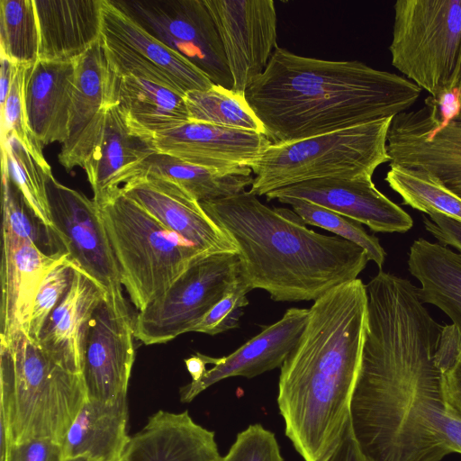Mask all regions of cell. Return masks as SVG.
Returning <instances> with one entry per match:
<instances>
[{
  "label": "cell",
  "instance_id": "1",
  "mask_svg": "<svg viewBox=\"0 0 461 461\" xmlns=\"http://www.w3.org/2000/svg\"><path fill=\"white\" fill-rule=\"evenodd\" d=\"M367 323L349 423L368 461H440L461 454L435 353L442 326L408 279L380 270L367 285Z\"/></svg>",
  "mask_w": 461,
  "mask_h": 461
},
{
  "label": "cell",
  "instance_id": "2",
  "mask_svg": "<svg viewBox=\"0 0 461 461\" xmlns=\"http://www.w3.org/2000/svg\"><path fill=\"white\" fill-rule=\"evenodd\" d=\"M367 323L361 279L313 302L302 334L280 367L277 405L285 433L304 461H327L349 420Z\"/></svg>",
  "mask_w": 461,
  "mask_h": 461
},
{
  "label": "cell",
  "instance_id": "3",
  "mask_svg": "<svg viewBox=\"0 0 461 461\" xmlns=\"http://www.w3.org/2000/svg\"><path fill=\"white\" fill-rule=\"evenodd\" d=\"M420 92L409 79L358 60L303 57L277 46L245 97L277 144L394 117Z\"/></svg>",
  "mask_w": 461,
  "mask_h": 461
},
{
  "label": "cell",
  "instance_id": "4",
  "mask_svg": "<svg viewBox=\"0 0 461 461\" xmlns=\"http://www.w3.org/2000/svg\"><path fill=\"white\" fill-rule=\"evenodd\" d=\"M200 204L234 243L240 277L274 301L314 302L357 279L369 261L355 243L310 230L294 211L271 209L250 191Z\"/></svg>",
  "mask_w": 461,
  "mask_h": 461
},
{
  "label": "cell",
  "instance_id": "5",
  "mask_svg": "<svg viewBox=\"0 0 461 461\" xmlns=\"http://www.w3.org/2000/svg\"><path fill=\"white\" fill-rule=\"evenodd\" d=\"M0 420L9 441L64 438L86 400L81 374L50 357L25 333L0 342Z\"/></svg>",
  "mask_w": 461,
  "mask_h": 461
},
{
  "label": "cell",
  "instance_id": "6",
  "mask_svg": "<svg viewBox=\"0 0 461 461\" xmlns=\"http://www.w3.org/2000/svg\"><path fill=\"white\" fill-rule=\"evenodd\" d=\"M393 117L303 139L270 144L250 166V192L266 195L277 189L319 179L372 178L390 162L387 135Z\"/></svg>",
  "mask_w": 461,
  "mask_h": 461
},
{
  "label": "cell",
  "instance_id": "7",
  "mask_svg": "<svg viewBox=\"0 0 461 461\" xmlns=\"http://www.w3.org/2000/svg\"><path fill=\"white\" fill-rule=\"evenodd\" d=\"M98 206L122 286L138 311L207 256L122 193Z\"/></svg>",
  "mask_w": 461,
  "mask_h": 461
},
{
  "label": "cell",
  "instance_id": "8",
  "mask_svg": "<svg viewBox=\"0 0 461 461\" xmlns=\"http://www.w3.org/2000/svg\"><path fill=\"white\" fill-rule=\"evenodd\" d=\"M393 11V66L441 104L459 81L461 0H399Z\"/></svg>",
  "mask_w": 461,
  "mask_h": 461
},
{
  "label": "cell",
  "instance_id": "9",
  "mask_svg": "<svg viewBox=\"0 0 461 461\" xmlns=\"http://www.w3.org/2000/svg\"><path fill=\"white\" fill-rule=\"evenodd\" d=\"M240 276L236 253L201 258L160 296L138 311L134 336L145 345L167 343L193 328Z\"/></svg>",
  "mask_w": 461,
  "mask_h": 461
},
{
  "label": "cell",
  "instance_id": "10",
  "mask_svg": "<svg viewBox=\"0 0 461 461\" xmlns=\"http://www.w3.org/2000/svg\"><path fill=\"white\" fill-rule=\"evenodd\" d=\"M46 189L54 233L69 260L104 288L114 308L130 313L120 269L97 203L58 182L52 172L47 176Z\"/></svg>",
  "mask_w": 461,
  "mask_h": 461
},
{
  "label": "cell",
  "instance_id": "11",
  "mask_svg": "<svg viewBox=\"0 0 461 461\" xmlns=\"http://www.w3.org/2000/svg\"><path fill=\"white\" fill-rule=\"evenodd\" d=\"M214 84L232 89L222 43L204 0H112Z\"/></svg>",
  "mask_w": 461,
  "mask_h": 461
},
{
  "label": "cell",
  "instance_id": "12",
  "mask_svg": "<svg viewBox=\"0 0 461 461\" xmlns=\"http://www.w3.org/2000/svg\"><path fill=\"white\" fill-rule=\"evenodd\" d=\"M100 41L115 76H135L184 96L213 85L199 68L148 32L112 0H103Z\"/></svg>",
  "mask_w": 461,
  "mask_h": 461
},
{
  "label": "cell",
  "instance_id": "13",
  "mask_svg": "<svg viewBox=\"0 0 461 461\" xmlns=\"http://www.w3.org/2000/svg\"><path fill=\"white\" fill-rule=\"evenodd\" d=\"M387 150L390 163L427 172L461 198V119L432 97L393 118Z\"/></svg>",
  "mask_w": 461,
  "mask_h": 461
},
{
  "label": "cell",
  "instance_id": "14",
  "mask_svg": "<svg viewBox=\"0 0 461 461\" xmlns=\"http://www.w3.org/2000/svg\"><path fill=\"white\" fill-rule=\"evenodd\" d=\"M233 81L244 94L265 70L276 45V11L272 0H204Z\"/></svg>",
  "mask_w": 461,
  "mask_h": 461
},
{
  "label": "cell",
  "instance_id": "15",
  "mask_svg": "<svg viewBox=\"0 0 461 461\" xmlns=\"http://www.w3.org/2000/svg\"><path fill=\"white\" fill-rule=\"evenodd\" d=\"M134 338V318L105 298L94 313L85 340L81 375L86 398L110 402L127 395Z\"/></svg>",
  "mask_w": 461,
  "mask_h": 461
},
{
  "label": "cell",
  "instance_id": "16",
  "mask_svg": "<svg viewBox=\"0 0 461 461\" xmlns=\"http://www.w3.org/2000/svg\"><path fill=\"white\" fill-rule=\"evenodd\" d=\"M114 103V74L99 41L76 60L68 138L58 157L68 172L84 167L100 138L106 112Z\"/></svg>",
  "mask_w": 461,
  "mask_h": 461
},
{
  "label": "cell",
  "instance_id": "17",
  "mask_svg": "<svg viewBox=\"0 0 461 461\" xmlns=\"http://www.w3.org/2000/svg\"><path fill=\"white\" fill-rule=\"evenodd\" d=\"M121 193L203 254H237L229 236L209 217L200 203L177 185L146 175L127 184Z\"/></svg>",
  "mask_w": 461,
  "mask_h": 461
},
{
  "label": "cell",
  "instance_id": "18",
  "mask_svg": "<svg viewBox=\"0 0 461 461\" xmlns=\"http://www.w3.org/2000/svg\"><path fill=\"white\" fill-rule=\"evenodd\" d=\"M267 199H303L366 225L375 232L403 233L411 217L382 194L372 178L319 179L275 190Z\"/></svg>",
  "mask_w": 461,
  "mask_h": 461
},
{
  "label": "cell",
  "instance_id": "19",
  "mask_svg": "<svg viewBox=\"0 0 461 461\" xmlns=\"http://www.w3.org/2000/svg\"><path fill=\"white\" fill-rule=\"evenodd\" d=\"M157 152L154 138L133 129L118 104H111L100 138L83 167L93 200L100 205L121 194L143 175L149 158Z\"/></svg>",
  "mask_w": 461,
  "mask_h": 461
},
{
  "label": "cell",
  "instance_id": "20",
  "mask_svg": "<svg viewBox=\"0 0 461 461\" xmlns=\"http://www.w3.org/2000/svg\"><path fill=\"white\" fill-rule=\"evenodd\" d=\"M158 152L204 167L240 171L250 166L271 144L263 133L188 122L157 134Z\"/></svg>",
  "mask_w": 461,
  "mask_h": 461
},
{
  "label": "cell",
  "instance_id": "21",
  "mask_svg": "<svg viewBox=\"0 0 461 461\" xmlns=\"http://www.w3.org/2000/svg\"><path fill=\"white\" fill-rule=\"evenodd\" d=\"M309 309L290 308L275 323L247 341L227 357L213 358L202 355L206 364H213L197 380L179 390L180 401L192 402L211 385L231 376L252 378L281 367L297 343L307 321Z\"/></svg>",
  "mask_w": 461,
  "mask_h": 461
},
{
  "label": "cell",
  "instance_id": "22",
  "mask_svg": "<svg viewBox=\"0 0 461 461\" xmlns=\"http://www.w3.org/2000/svg\"><path fill=\"white\" fill-rule=\"evenodd\" d=\"M68 253H46L34 242L3 233L0 342L29 333L34 299L50 270Z\"/></svg>",
  "mask_w": 461,
  "mask_h": 461
},
{
  "label": "cell",
  "instance_id": "23",
  "mask_svg": "<svg viewBox=\"0 0 461 461\" xmlns=\"http://www.w3.org/2000/svg\"><path fill=\"white\" fill-rule=\"evenodd\" d=\"M76 84L75 61L40 60L23 68L25 120L43 145L63 144L68 138Z\"/></svg>",
  "mask_w": 461,
  "mask_h": 461
},
{
  "label": "cell",
  "instance_id": "24",
  "mask_svg": "<svg viewBox=\"0 0 461 461\" xmlns=\"http://www.w3.org/2000/svg\"><path fill=\"white\" fill-rule=\"evenodd\" d=\"M105 298L104 288L74 266L71 285L46 320L36 342L65 368L81 374L88 326Z\"/></svg>",
  "mask_w": 461,
  "mask_h": 461
},
{
  "label": "cell",
  "instance_id": "25",
  "mask_svg": "<svg viewBox=\"0 0 461 461\" xmlns=\"http://www.w3.org/2000/svg\"><path fill=\"white\" fill-rule=\"evenodd\" d=\"M215 435L187 411L159 410L131 436L120 461H217Z\"/></svg>",
  "mask_w": 461,
  "mask_h": 461
},
{
  "label": "cell",
  "instance_id": "26",
  "mask_svg": "<svg viewBox=\"0 0 461 461\" xmlns=\"http://www.w3.org/2000/svg\"><path fill=\"white\" fill-rule=\"evenodd\" d=\"M38 59L75 61L100 41L103 0H33Z\"/></svg>",
  "mask_w": 461,
  "mask_h": 461
},
{
  "label": "cell",
  "instance_id": "27",
  "mask_svg": "<svg viewBox=\"0 0 461 461\" xmlns=\"http://www.w3.org/2000/svg\"><path fill=\"white\" fill-rule=\"evenodd\" d=\"M127 395L110 402L86 398L62 444L65 460L120 461L129 442Z\"/></svg>",
  "mask_w": 461,
  "mask_h": 461
},
{
  "label": "cell",
  "instance_id": "28",
  "mask_svg": "<svg viewBox=\"0 0 461 461\" xmlns=\"http://www.w3.org/2000/svg\"><path fill=\"white\" fill-rule=\"evenodd\" d=\"M114 101L133 129L153 138L189 122L184 95L135 76L114 75Z\"/></svg>",
  "mask_w": 461,
  "mask_h": 461
},
{
  "label": "cell",
  "instance_id": "29",
  "mask_svg": "<svg viewBox=\"0 0 461 461\" xmlns=\"http://www.w3.org/2000/svg\"><path fill=\"white\" fill-rule=\"evenodd\" d=\"M408 267L421 285L420 301L442 310L461 333V254L420 238L410 248Z\"/></svg>",
  "mask_w": 461,
  "mask_h": 461
},
{
  "label": "cell",
  "instance_id": "30",
  "mask_svg": "<svg viewBox=\"0 0 461 461\" xmlns=\"http://www.w3.org/2000/svg\"><path fill=\"white\" fill-rule=\"evenodd\" d=\"M146 175L177 185L199 203L236 195L251 186L254 179L250 167L240 171L218 170L160 152L149 158L142 176Z\"/></svg>",
  "mask_w": 461,
  "mask_h": 461
},
{
  "label": "cell",
  "instance_id": "31",
  "mask_svg": "<svg viewBox=\"0 0 461 461\" xmlns=\"http://www.w3.org/2000/svg\"><path fill=\"white\" fill-rule=\"evenodd\" d=\"M1 157L2 171L21 192L35 217L54 233L46 189L51 168L42 167L14 135L1 138Z\"/></svg>",
  "mask_w": 461,
  "mask_h": 461
},
{
  "label": "cell",
  "instance_id": "32",
  "mask_svg": "<svg viewBox=\"0 0 461 461\" xmlns=\"http://www.w3.org/2000/svg\"><path fill=\"white\" fill-rule=\"evenodd\" d=\"M190 122L252 131L265 134V128L245 95L218 85L185 95Z\"/></svg>",
  "mask_w": 461,
  "mask_h": 461
},
{
  "label": "cell",
  "instance_id": "33",
  "mask_svg": "<svg viewBox=\"0 0 461 461\" xmlns=\"http://www.w3.org/2000/svg\"><path fill=\"white\" fill-rule=\"evenodd\" d=\"M402 203L420 212H438L461 221V198L427 172L390 163L384 177Z\"/></svg>",
  "mask_w": 461,
  "mask_h": 461
},
{
  "label": "cell",
  "instance_id": "34",
  "mask_svg": "<svg viewBox=\"0 0 461 461\" xmlns=\"http://www.w3.org/2000/svg\"><path fill=\"white\" fill-rule=\"evenodd\" d=\"M39 33L33 0L0 1V54L12 63L38 60Z\"/></svg>",
  "mask_w": 461,
  "mask_h": 461
},
{
  "label": "cell",
  "instance_id": "35",
  "mask_svg": "<svg viewBox=\"0 0 461 461\" xmlns=\"http://www.w3.org/2000/svg\"><path fill=\"white\" fill-rule=\"evenodd\" d=\"M278 201L291 205L305 224L327 230L359 246L366 252L369 260H373L382 269L386 253L379 240L367 234L360 222L303 199L282 198Z\"/></svg>",
  "mask_w": 461,
  "mask_h": 461
},
{
  "label": "cell",
  "instance_id": "36",
  "mask_svg": "<svg viewBox=\"0 0 461 461\" xmlns=\"http://www.w3.org/2000/svg\"><path fill=\"white\" fill-rule=\"evenodd\" d=\"M3 233L34 242L41 248L42 236L59 240L35 217L23 194L9 176L2 171ZM60 244V243H59Z\"/></svg>",
  "mask_w": 461,
  "mask_h": 461
},
{
  "label": "cell",
  "instance_id": "37",
  "mask_svg": "<svg viewBox=\"0 0 461 461\" xmlns=\"http://www.w3.org/2000/svg\"><path fill=\"white\" fill-rule=\"evenodd\" d=\"M73 276L74 266L68 254L41 281L34 299L28 333L35 342L46 320L68 293Z\"/></svg>",
  "mask_w": 461,
  "mask_h": 461
},
{
  "label": "cell",
  "instance_id": "38",
  "mask_svg": "<svg viewBox=\"0 0 461 461\" xmlns=\"http://www.w3.org/2000/svg\"><path fill=\"white\" fill-rule=\"evenodd\" d=\"M23 66L16 65L8 96L0 109L1 138L15 136L42 167L51 168L43 156L42 145L26 123L23 101Z\"/></svg>",
  "mask_w": 461,
  "mask_h": 461
},
{
  "label": "cell",
  "instance_id": "39",
  "mask_svg": "<svg viewBox=\"0 0 461 461\" xmlns=\"http://www.w3.org/2000/svg\"><path fill=\"white\" fill-rule=\"evenodd\" d=\"M435 357L449 410L461 420V333L453 324L442 326Z\"/></svg>",
  "mask_w": 461,
  "mask_h": 461
},
{
  "label": "cell",
  "instance_id": "40",
  "mask_svg": "<svg viewBox=\"0 0 461 461\" xmlns=\"http://www.w3.org/2000/svg\"><path fill=\"white\" fill-rule=\"evenodd\" d=\"M250 288L238 276L231 287L193 328L192 331L216 335L238 327L243 309L249 304Z\"/></svg>",
  "mask_w": 461,
  "mask_h": 461
},
{
  "label": "cell",
  "instance_id": "41",
  "mask_svg": "<svg viewBox=\"0 0 461 461\" xmlns=\"http://www.w3.org/2000/svg\"><path fill=\"white\" fill-rule=\"evenodd\" d=\"M217 461H285L273 432L251 424L238 433L234 443Z\"/></svg>",
  "mask_w": 461,
  "mask_h": 461
},
{
  "label": "cell",
  "instance_id": "42",
  "mask_svg": "<svg viewBox=\"0 0 461 461\" xmlns=\"http://www.w3.org/2000/svg\"><path fill=\"white\" fill-rule=\"evenodd\" d=\"M5 461H66L62 445L49 438L9 442Z\"/></svg>",
  "mask_w": 461,
  "mask_h": 461
},
{
  "label": "cell",
  "instance_id": "43",
  "mask_svg": "<svg viewBox=\"0 0 461 461\" xmlns=\"http://www.w3.org/2000/svg\"><path fill=\"white\" fill-rule=\"evenodd\" d=\"M429 218H423V223L439 244L452 246L461 254V221L446 214L430 212Z\"/></svg>",
  "mask_w": 461,
  "mask_h": 461
},
{
  "label": "cell",
  "instance_id": "44",
  "mask_svg": "<svg viewBox=\"0 0 461 461\" xmlns=\"http://www.w3.org/2000/svg\"><path fill=\"white\" fill-rule=\"evenodd\" d=\"M327 461H368L354 438L349 420L338 447Z\"/></svg>",
  "mask_w": 461,
  "mask_h": 461
},
{
  "label": "cell",
  "instance_id": "45",
  "mask_svg": "<svg viewBox=\"0 0 461 461\" xmlns=\"http://www.w3.org/2000/svg\"><path fill=\"white\" fill-rule=\"evenodd\" d=\"M16 65L0 54V109L8 96Z\"/></svg>",
  "mask_w": 461,
  "mask_h": 461
},
{
  "label": "cell",
  "instance_id": "46",
  "mask_svg": "<svg viewBox=\"0 0 461 461\" xmlns=\"http://www.w3.org/2000/svg\"><path fill=\"white\" fill-rule=\"evenodd\" d=\"M185 364L192 381H197L206 371V363L200 353L185 359Z\"/></svg>",
  "mask_w": 461,
  "mask_h": 461
},
{
  "label": "cell",
  "instance_id": "47",
  "mask_svg": "<svg viewBox=\"0 0 461 461\" xmlns=\"http://www.w3.org/2000/svg\"><path fill=\"white\" fill-rule=\"evenodd\" d=\"M456 90H457V95H456L457 111L455 115L461 119V68H460L459 81H458V86H457Z\"/></svg>",
  "mask_w": 461,
  "mask_h": 461
},
{
  "label": "cell",
  "instance_id": "48",
  "mask_svg": "<svg viewBox=\"0 0 461 461\" xmlns=\"http://www.w3.org/2000/svg\"><path fill=\"white\" fill-rule=\"evenodd\" d=\"M66 461H88V460L78 458V459H71V460H66Z\"/></svg>",
  "mask_w": 461,
  "mask_h": 461
}]
</instances>
